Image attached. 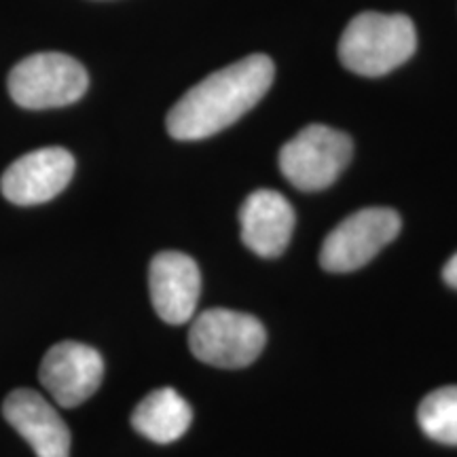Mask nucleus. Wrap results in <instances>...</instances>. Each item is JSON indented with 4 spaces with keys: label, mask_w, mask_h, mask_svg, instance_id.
<instances>
[{
    "label": "nucleus",
    "mask_w": 457,
    "mask_h": 457,
    "mask_svg": "<svg viewBox=\"0 0 457 457\" xmlns=\"http://www.w3.org/2000/svg\"><path fill=\"white\" fill-rule=\"evenodd\" d=\"M271 57L254 54L220 68L187 91L168 112V131L176 140H204L219 134L262 100L273 83Z\"/></svg>",
    "instance_id": "obj_1"
},
{
    "label": "nucleus",
    "mask_w": 457,
    "mask_h": 457,
    "mask_svg": "<svg viewBox=\"0 0 457 457\" xmlns=\"http://www.w3.org/2000/svg\"><path fill=\"white\" fill-rule=\"evenodd\" d=\"M417 34L407 15L367 11L347 24L339 41V60L362 77H384L415 54Z\"/></svg>",
    "instance_id": "obj_2"
},
{
    "label": "nucleus",
    "mask_w": 457,
    "mask_h": 457,
    "mask_svg": "<svg viewBox=\"0 0 457 457\" xmlns=\"http://www.w3.org/2000/svg\"><path fill=\"white\" fill-rule=\"evenodd\" d=\"M265 341V328L254 316L222 307L199 313L188 330L193 356L219 369L248 367L261 356Z\"/></svg>",
    "instance_id": "obj_3"
},
{
    "label": "nucleus",
    "mask_w": 457,
    "mask_h": 457,
    "mask_svg": "<svg viewBox=\"0 0 457 457\" xmlns=\"http://www.w3.org/2000/svg\"><path fill=\"white\" fill-rule=\"evenodd\" d=\"M89 77L81 62L57 51L34 54L9 74V94L17 106L45 111L74 104L87 91Z\"/></svg>",
    "instance_id": "obj_4"
},
{
    "label": "nucleus",
    "mask_w": 457,
    "mask_h": 457,
    "mask_svg": "<svg viewBox=\"0 0 457 457\" xmlns=\"http://www.w3.org/2000/svg\"><path fill=\"white\" fill-rule=\"evenodd\" d=\"M353 153L350 136L328 125H307L279 151V170L301 191H322L339 179Z\"/></svg>",
    "instance_id": "obj_5"
},
{
    "label": "nucleus",
    "mask_w": 457,
    "mask_h": 457,
    "mask_svg": "<svg viewBox=\"0 0 457 457\" xmlns=\"http://www.w3.org/2000/svg\"><path fill=\"white\" fill-rule=\"evenodd\" d=\"M400 216L390 208H364L341 220L324 239L320 265L330 273L356 271L394 242Z\"/></svg>",
    "instance_id": "obj_6"
},
{
    "label": "nucleus",
    "mask_w": 457,
    "mask_h": 457,
    "mask_svg": "<svg viewBox=\"0 0 457 457\" xmlns=\"http://www.w3.org/2000/svg\"><path fill=\"white\" fill-rule=\"evenodd\" d=\"M41 384L60 407L72 409L94 396L104 377V360L94 347L79 341L55 343L45 353Z\"/></svg>",
    "instance_id": "obj_7"
},
{
    "label": "nucleus",
    "mask_w": 457,
    "mask_h": 457,
    "mask_svg": "<svg viewBox=\"0 0 457 457\" xmlns=\"http://www.w3.org/2000/svg\"><path fill=\"white\" fill-rule=\"evenodd\" d=\"M72 174V153L62 146L38 148L9 165L0 179V191L15 205H38L60 195Z\"/></svg>",
    "instance_id": "obj_8"
},
{
    "label": "nucleus",
    "mask_w": 457,
    "mask_h": 457,
    "mask_svg": "<svg viewBox=\"0 0 457 457\" xmlns=\"http://www.w3.org/2000/svg\"><path fill=\"white\" fill-rule=\"evenodd\" d=\"M148 288L157 316L163 322L179 327L195 316L202 293V273L191 256L168 250L151 261Z\"/></svg>",
    "instance_id": "obj_9"
},
{
    "label": "nucleus",
    "mask_w": 457,
    "mask_h": 457,
    "mask_svg": "<svg viewBox=\"0 0 457 457\" xmlns=\"http://www.w3.org/2000/svg\"><path fill=\"white\" fill-rule=\"evenodd\" d=\"M3 415L37 457H71V430L41 394L13 390L4 398Z\"/></svg>",
    "instance_id": "obj_10"
},
{
    "label": "nucleus",
    "mask_w": 457,
    "mask_h": 457,
    "mask_svg": "<svg viewBox=\"0 0 457 457\" xmlns=\"http://www.w3.org/2000/svg\"><path fill=\"white\" fill-rule=\"evenodd\" d=\"M242 242L262 259H276L288 248L295 231V210L282 193L259 188L239 210Z\"/></svg>",
    "instance_id": "obj_11"
},
{
    "label": "nucleus",
    "mask_w": 457,
    "mask_h": 457,
    "mask_svg": "<svg viewBox=\"0 0 457 457\" xmlns=\"http://www.w3.org/2000/svg\"><path fill=\"white\" fill-rule=\"evenodd\" d=\"M193 421V409L174 387H159L131 413L134 430L157 445L179 441Z\"/></svg>",
    "instance_id": "obj_12"
},
{
    "label": "nucleus",
    "mask_w": 457,
    "mask_h": 457,
    "mask_svg": "<svg viewBox=\"0 0 457 457\" xmlns=\"http://www.w3.org/2000/svg\"><path fill=\"white\" fill-rule=\"evenodd\" d=\"M417 421L432 441L457 447V386L428 394L417 411Z\"/></svg>",
    "instance_id": "obj_13"
},
{
    "label": "nucleus",
    "mask_w": 457,
    "mask_h": 457,
    "mask_svg": "<svg viewBox=\"0 0 457 457\" xmlns=\"http://www.w3.org/2000/svg\"><path fill=\"white\" fill-rule=\"evenodd\" d=\"M443 278H445V282L451 286V288H457V254L451 256L447 265H445Z\"/></svg>",
    "instance_id": "obj_14"
}]
</instances>
